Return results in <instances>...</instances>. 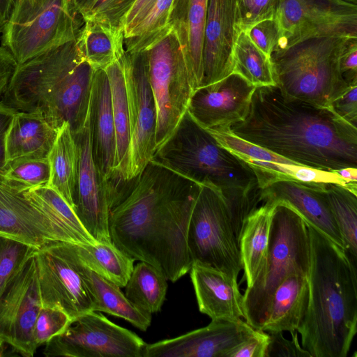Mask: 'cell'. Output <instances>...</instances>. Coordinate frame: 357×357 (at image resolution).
I'll list each match as a JSON object with an SVG mask.
<instances>
[{"label": "cell", "instance_id": "obj_53", "mask_svg": "<svg viewBox=\"0 0 357 357\" xmlns=\"http://www.w3.org/2000/svg\"><path fill=\"white\" fill-rule=\"evenodd\" d=\"M338 1L357 5V0H338Z\"/></svg>", "mask_w": 357, "mask_h": 357}, {"label": "cell", "instance_id": "obj_25", "mask_svg": "<svg viewBox=\"0 0 357 357\" xmlns=\"http://www.w3.org/2000/svg\"><path fill=\"white\" fill-rule=\"evenodd\" d=\"M57 132L40 113L17 112L6 137V163L22 158H47Z\"/></svg>", "mask_w": 357, "mask_h": 357}, {"label": "cell", "instance_id": "obj_47", "mask_svg": "<svg viewBox=\"0 0 357 357\" xmlns=\"http://www.w3.org/2000/svg\"><path fill=\"white\" fill-rule=\"evenodd\" d=\"M340 68L347 82L357 85V37L348 40L340 56Z\"/></svg>", "mask_w": 357, "mask_h": 357}, {"label": "cell", "instance_id": "obj_48", "mask_svg": "<svg viewBox=\"0 0 357 357\" xmlns=\"http://www.w3.org/2000/svg\"><path fill=\"white\" fill-rule=\"evenodd\" d=\"M17 66L12 54L6 48L0 46V102L3 100Z\"/></svg>", "mask_w": 357, "mask_h": 357}, {"label": "cell", "instance_id": "obj_27", "mask_svg": "<svg viewBox=\"0 0 357 357\" xmlns=\"http://www.w3.org/2000/svg\"><path fill=\"white\" fill-rule=\"evenodd\" d=\"M275 203L264 202L246 218L238 238L243 280L251 287L264 268L269 245Z\"/></svg>", "mask_w": 357, "mask_h": 357}, {"label": "cell", "instance_id": "obj_10", "mask_svg": "<svg viewBox=\"0 0 357 357\" xmlns=\"http://www.w3.org/2000/svg\"><path fill=\"white\" fill-rule=\"evenodd\" d=\"M147 52L149 79L157 112L156 151L187 112L192 90L181 47L172 29Z\"/></svg>", "mask_w": 357, "mask_h": 357}, {"label": "cell", "instance_id": "obj_7", "mask_svg": "<svg viewBox=\"0 0 357 357\" xmlns=\"http://www.w3.org/2000/svg\"><path fill=\"white\" fill-rule=\"evenodd\" d=\"M275 203L273 213L267 257L255 283L243 295L244 320L261 330L273 295L291 274L308 276L310 241L307 224L289 205Z\"/></svg>", "mask_w": 357, "mask_h": 357}, {"label": "cell", "instance_id": "obj_41", "mask_svg": "<svg viewBox=\"0 0 357 357\" xmlns=\"http://www.w3.org/2000/svg\"><path fill=\"white\" fill-rule=\"evenodd\" d=\"M281 0H236V25L245 31L255 23L275 16Z\"/></svg>", "mask_w": 357, "mask_h": 357}, {"label": "cell", "instance_id": "obj_36", "mask_svg": "<svg viewBox=\"0 0 357 357\" xmlns=\"http://www.w3.org/2000/svg\"><path fill=\"white\" fill-rule=\"evenodd\" d=\"M326 194L346 252L356 261L357 194L337 183H324Z\"/></svg>", "mask_w": 357, "mask_h": 357}, {"label": "cell", "instance_id": "obj_14", "mask_svg": "<svg viewBox=\"0 0 357 357\" xmlns=\"http://www.w3.org/2000/svg\"><path fill=\"white\" fill-rule=\"evenodd\" d=\"M122 61L130 117V180L144 169L155 152L157 112L149 79L147 50L126 51Z\"/></svg>", "mask_w": 357, "mask_h": 357}, {"label": "cell", "instance_id": "obj_19", "mask_svg": "<svg viewBox=\"0 0 357 357\" xmlns=\"http://www.w3.org/2000/svg\"><path fill=\"white\" fill-rule=\"evenodd\" d=\"M256 86L232 73L192 95L187 112L204 129L228 128L246 116Z\"/></svg>", "mask_w": 357, "mask_h": 357}, {"label": "cell", "instance_id": "obj_3", "mask_svg": "<svg viewBox=\"0 0 357 357\" xmlns=\"http://www.w3.org/2000/svg\"><path fill=\"white\" fill-rule=\"evenodd\" d=\"M309 305L297 331L311 357H346L357 332L356 260L307 225Z\"/></svg>", "mask_w": 357, "mask_h": 357}, {"label": "cell", "instance_id": "obj_43", "mask_svg": "<svg viewBox=\"0 0 357 357\" xmlns=\"http://www.w3.org/2000/svg\"><path fill=\"white\" fill-rule=\"evenodd\" d=\"M252 43L270 56L277 46L280 28L275 17L259 21L245 30Z\"/></svg>", "mask_w": 357, "mask_h": 357}, {"label": "cell", "instance_id": "obj_34", "mask_svg": "<svg viewBox=\"0 0 357 357\" xmlns=\"http://www.w3.org/2000/svg\"><path fill=\"white\" fill-rule=\"evenodd\" d=\"M167 280L151 264L140 261L133 267L125 286L126 296L138 308L150 314L160 310L165 300Z\"/></svg>", "mask_w": 357, "mask_h": 357}, {"label": "cell", "instance_id": "obj_20", "mask_svg": "<svg viewBox=\"0 0 357 357\" xmlns=\"http://www.w3.org/2000/svg\"><path fill=\"white\" fill-rule=\"evenodd\" d=\"M259 201L287 204L307 225L344 249L342 235L326 194L324 183L275 178L259 187Z\"/></svg>", "mask_w": 357, "mask_h": 357}, {"label": "cell", "instance_id": "obj_24", "mask_svg": "<svg viewBox=\"0 0 357 357\" xmlns=\"http://www.w3.org/2000/svg\"><path fill=\"white\" fill-rule=\"evenodd\" d=\"M89 121L94 161L107 181L114 176L116 137L110 86L105 70L94 71Z\"/></svg>", "mask_w": 357, "mask_h": 357}, {"label": "cell", "instance_id": "obj_4", "mask_svg": "<svg viewBox=\"0 0 357 357\" xmlns=\"http://www.w3.org/2000/svg\"><path fill=\"white\" fill-rule=\"evenodd\" d=\"M94 71L75 39L18 65L2 102L17 112L40 113L57 130L66 122L75 135L89 116Z\"/></svg>", "mask_w": 357, "mask_h": 357}, {"label": "cell", "instance_id": "obj_49", "mask_svg": "<svg viewBox=\"0 0 357 357\" xmlns=\"http://www.w3.org/2000/svg\"><path fill=\"white\" fill-rule=\"evenodd\" d=\"M17 112L15 109L8 106L2 101L0 102V169L3 171L6 165V137L13 119Z\"/></svg>", "mask_w": 357, "mask_h": 357}, {"label": "cell", "instance_id": "obj_38", "mask_svg": "<svg viewBox=\"0 0 357 357\" xmlns=\"http://www.w3.org/2000/svg\"><path fill=\"white\" fill-rule=\"evenodd\" d=\"M4 177L21 191L47 185L50 168L47 158H22L6 163L2 171Z\"/></svg>", "mask_w": 357, "mask_h": 357}, {"label": "cell", "instance_id": "obj_31", "mask_svg": "<svg viewBox=\"0 0 357 357\" xmlns=\"http://www.w3.org/2000/svg\"><path fill=\"white\" fill-rule=\"evenodd\" d=\"M47 159L50 168L47 185L56 191L73 208L77 179L78 152L68 123H64L58 130Z\"/></svg>", "mask_w": 357, "mask_h": 357}, {"label": "cell", "instance_id": "obj_44", "mask_svg": "<svg viewBox=\"0 0 357 357\" xmlns=\"http://www.w3.org/2000/svg\"><path fill=\"white\" fill-rule=\"evenodd\" d=\"M291 340L286 339L282 332L270 333L266 357H311L299 342L297 331L290 332Z\"/></svg>", "mask_w": 357, "mask_h": 357}, {"label": "cell", "instance_id": "obj_37", "mask_svg": "<svg viewBox=\"0 0 357 357\" xmlns=\"http://www.w3.org/2000/svg\"><path fill=\"white\" fill-rule=\"evenodd\" d=\"M174 0H156L145 18L124 37L128 52L147 50L169 31L168 20Z\"/></svg>", "mask_w": 357, "mask_h": 357}, {"label": "cell", "instance_id": "obj_46", "mask_svg": "<svg viewBox=\"0 0 357 357\" xmlns=\"http://www.w3.org/2000/svg\"><path fill=\"white\" fill-rule=\"evenodd\" d=\"M330 108L340 118L356 127L357 125V85L351 86L346 92L335 98Z\"/></svg>", "mask_w": 357, "mask_h": 357}, {"label": "cell", "instance_id": "obj_54", "mask_svg": "<svg viewBox=\"0 0 357 357\" xmlns=\"http://www.w3.org/2000/svg\"><path fill=\"white\" fill-rule=\"evenodd\" d=\"M3 343L4 342L0 340V356H1L3 355Z\"/></svg>", "mask_w": 357, "mask_h": 357}, {"label": "cell", "instance_id": "obj_26", "mask_svg": "<svg viewBox=\"0 0 357 357\" xmlns=\"http://www.w3.org/2000/svg\"><path fill=\"white\" fill-rule=\"evenodd\" d=\"M308 276L291 274L275 289L267 318L261 330L291 332L301 326L309 305Z\"/></svg>", "mask_w": 357, "mask_h": 357}, {"label": "cell", "instance_id": "obj_39", "mask_svg": "<svg viewBox=\"0 0 357 357\" xmlns=\"http://www.w3.org/2000/svg\"><path fill=\"white\" fill-rule=\"evenodd\" d=\"M38 249L24 241L0 234V295L23 263Z\"/></svg>", "mask_w": 357, "mask_h": 357}, {"label": "cell", "instance_id": "obj_28", "mask_svg": "<svg viewBox=\"0 0 357 357\" xmlns=\"http://www.w3.org/2000/svg\"><path fill=\"white\" fill-rule=\"evenodd\" d=\"M74 255L82 277L91 296L93 311L103 312L120 317L139 330L146 331L151 325V314L132 304L121 291L120 287L83 266L75 253Z\"/></svg>", "mask_w": 357, "mask_h": 357}, {"label": "cell", "instance_id": "obj_2", "mask_svg": "<svg viewBox=\"0 0 357 357\" xmlns=\"http://www.w3.org/2000/svg\"><path fill=\"white\" fill-rule=\"evenodd\" d=\"M227 128L300 165L328 172L357 168V127L275 85L256 87L246 116Z\"/></svg>", "mask_w": 357, "mask_h": 357}, {"label": "cell", "instance_id": "obj_21", "mask_svg": "<svg viewBox=\"0 0 357 357\" xmlns=\"http://www.w3.org/2000/svg\"><path fill=\"white\" fill-rule=\"evenodd\" d=\"M236 3V0H208L202 86L218 82L233 73L232 54L237 33Z\"/></svg>", "mask_w": 357, "mask_h": 357}, {"label": "cell", "instance_id": "obj_40", "mask_svg": "<svg viewBox=\"0 0 357 357\" xmlns=\"http://www.w3.org/2000/svg\"><path fill=\"white\" fill-rule=\"evenodd\" d=\"M137 0H98L83 17L123 30L126 17Z\"/></svg>", "mask_w": 357, "mask_h": 357}, {"label": "cell", "instance_id": "obj_18", "mask_svg": "<svg viewBox=\"0 0 357 357\" xmlns=\"http://www.w3.org/2000/svg\"><path fill=\"white\" fill-rule=\"evenodd\" d=\"M0 234L38 248L50 241L75 243L69 234L31 202L23 191L13 185L1 169Z\"/></svg>", "mask_w": 357, "mask_h": 357}, {"label": "cell", "instance_id": "obj_55", "mask_svg": "<svg viewBox=\"0 0 357 357\" xmlns=\"http://www.w3.org/2000/svg\"><path fill=\"white\" fill-rule=\"evenodd\" d=\"M13 1H14V2L15 1V0H13Z\"/></svg>", "mask_w": 357, "mask_h": 357}, {"label": "cell", "instance_id": "obj_35", "mask_svg": "<svg viewBox=\"0 0 357 357\" xmlns=\"http://www.w3.org/2000/svg\"><path fill=\"white\" fill-rule=\"evenodd\" d=\"M233 73L253 86L275 85L271 57L261 51L245 31L237 30L233 49Z\"/></svg>", "mask_w": 357, "mask_h": 357}, {"label": "cell", "instance_id": "obj_9", "mask_svg": "<svg viewBox=\"0 0 357 357\" xmlns=\"http://www.w3.org/2000/svg\"><path fill=\"white\" fill-rule=\"evenodd\" d=\"M187 246L192 264L213 267L237 280L243 270L231 211L218 189L201 188L191 213Z\"/></svg>", "mask_w": 357, "mask_h": 357}, {"label": "cell", "instance_id": "obj_42", "mask_svg": "<svg viewBox=\"0 0 357 357\" xmlns=\"http://www.w3.org/2000/svg\"><path fill=\"white\" fill-rule=\"evenodd\" d=\"M70 320L65 312L59 309L42 306L33 328V338L36 348L61 333Z\"/></svg>", "mask_w": 357, "mask_h": 357}, {"label": "cell", "instance_id": "obj_16", "mask_svg": "<svg viewBox=\"0 0 357 357\" xmlns=\"http://www.w3.org/2000/svg\"><path fill=\"white\" fill-rule=\"evenodd\" d=\"M73 136L78 152L73 210L86 231L98 243H112L109 229L107 181L94 161L89 116L82 130Z\"/></svg>", "mask_w": 357, "mask_h": 357}, {"label": "cell", "instance_id": "obj_50", "mask_svg": "<svg viewBox=\"0 0 357 357\" xmlns=\"http://www.w3.org/2000/svg\"><path fill=\"white\" fill-rule=\"evenodd\" d=\"M156 0H137L128 13L123 28L126 36L146 16Z\"/></svg>", "mask_w": 357, "mask_h": 357}, {"label": "cell", "instance_id": "obj_15", "mask_svg": "<svg viewBox=\"0 0 357 357\" xmlns=\"http://www.w3.org/2000/svg\"><path fill=\"white\" fill-rule=\"evenodd\" d=\"M42 307L36 253L13 275L0 295V340L17 352L33 356V333Z\"/></svg>", "mask_w": 357, "mask_h": 357}, {"label": "cell", "instance_id": "obj_32", "mask_svg": "<svg viewBox=\"0 0 357 357\" xmlns=\"http://www.w3.org/2000/svg\"><path fill=\"white\" fill-rule=\"evenodd\" d=\"M71 245L75 256L83 266L119 287H125L134 267L133 259L112 243Z\"/></svg>", "mask_w": 357, "mask_h": 357}, {"label": "cell", "instance_id": "obj_6", "mask_svg": "<svg viewBox=\"0 0 357 357\" xmlns=\"http://www.w3.org/2000/svg\"><path fill=\"white\" fill-rule=\"evenodd\" d=\"M351 38L356 37L312 38L273 52L271 59L275 86L290 98L330 108L352 86L340 68V56Z\"/></svg>", "mask_w": 357, "mask_h": 357}, {"label": "cell", "instance_id": "obj_29", "mask_svg": "<svg viewBox=\"0 0 357 357\" xmlns=\"http://www.w3.org/2000/svg\"><path fill=\"white\" fill-rule=\"evenodd\" d=\"M123 56L105 70L110 86L112 116L115 128L116 153L114 175H118L125 180H128L130 129Z\"/></svg>", "mask_w": 357, "mask_h": 357}, {"label": "cell", "instance_id": "obj_17", "mask_svg": "<svg viewBox=\"0 0 357 357\" xmlns=\"http://www.w3.org/2000/svg\"><path fill=\"white\" fill-rule=\"evenodd\" d=\"M255 331L244 319L211 320L205 327L146 344L144 357H228Z\"/></svg>", "mask_w": 357, "mask_h": 357}, {"label": "cell", "instance_id": "obj_11", "mask_svg": "<svg viewBox=\"0 0 357 357\" xmlns=\"http://www.w3.org/2000/svg\"><path fill=\"white\" fill-rule=\"evenodd\" d=\"M146 344L135 333L90 311L71 319L45 343L47 357H144Z\"/></svg>", "mask_w": 357, "mask_h": 357}, {"label": "cell", "instance_id": "obj_1", "mask_svg": "<svg viewBox=\"0 0 357 357\" xmlns=\"http://www.w3.org/2000/svg\"><path fill=\"white\" fill-rule=\"evenodd\" d=\"M201 185L150 160L128 181L123 200L109 211L112 243L135 260L177 281L192 265L189 222Z\"/></svg>", "mask_w": 357, "mask_h": 357}, {"label": "cell", "instance_id": "obj_33", "mask_svg": "<svg viewBox=\"0 0 357 357\" xmlns=\"http://www.w3.org/2000/svg\"><path fill=\"white\" fill-rule=\"evenodd\" d=\"M24 195L40 211L69 234L76 244L98 243L86 231L73 208L50 186L33 188L24 191Z\"/></svg>", "mask_w": 357, "mask_h": 357}, {"label": "cell", "instance_id": "obj_30", "mask_svg": "<svg viewBox=\"0 0 357 357\" xmlns=\"http://www.w3.org/2000/svg\"><path fill=\"white\" fill-rule=\"evenodd\" d=\"M85 60L94 70H105L125 53L123 31L85 20L76 38Z\"/></svg>", "mask_w": 357, "mask_h": 357}, {"label": "cell", "instance_id": "obj_8", "mask_svg": "<svg viewBox=\"0 0 357 357\" xmlns=\"http://www.w3.org/2000/svg\"><path fill=\"white\" fill-rule=\"evenodd\" d=\"M84 24L73 0H15L1 31V46L18 66L75 40Z\"/></svg>", "mask_w": 357, "mask_h": 357}, {"label": "cell", "instance_id": "obj_51", "mask_svg": "<svg viewBox=\"0 0 357 357\" xmlns=\"http://www.w3.org/2000/svg\"><path fill=\"white\" fill-rule=\"evenodd\" d=\"M334 172L347 183L349 190L357 192V168L344 167Z\"/></svg>", "mask_w": 357, "mask_h": 357}, {"label": "cell", "instance_id": "obj_5", "mask_svg": "<svg viewBox=\"0 0 357 357\" xmlns=\"http://www.w3.org/2000/svg\"><path fill=\"white\" fill-rule=\"evenodd\" d=\"M151 160L199 185L218 189L230 202L248 201L259 194L255 168L220 144L188 112Z\"/></svg>", "mask_w": 357, "mask_h": 357}, {"label": "cell", "instance_id": "obj_23", "mask_svg": "<svg viewBox=\"0 0 357 357\" xmlns=\"http://www.w3.org/2000/svg\"><path fill=\"white\" fill-rule=\"evenodd\" d=\"M208 0H174L168 24L176 33L186 63L192 93L203 80V42Z\"/></svg>", "mask_w": 357, "mask_h": 357}, {"label": "cell", "instance_id": "obj_12", "mask_svg": "<svg viewBox=\"0 0 357 357\" xmlns=\"http://www.w3.org/2000/svg\"><path fill=\"white\" fill-rule=\"evenodd\" d=\"M275 52L312 38L357 37V5L338 0H281Z\"/></svg>", "mask_w": 357, "mask_h": 357}, {"label": "cell", "instance_id": "obj_52", "mask_svg": "<svg viewBox=\"0 0 357 357\" xmlns=\"http://www.w3.org/2000/svg\"><path fill=\"white\" fill-rule=\"evenodd\" d=\"M98 0H73L76 9L82 17L91 9Z\"/></svg>", "mask_w": 357, "mask_h": 357}, {"label": "cell", "instance_id": "obj_22", "mask_svg": "<svg viewBox=\"0 0 357 357\" xmlns=\"http://www.w3.org/2000/svg\"><path fill=\"white\" fill-rule=\"evenodd\" d=\"M190 273L200 312L211 320L244 319L243 296L237 280L199 264H193Z\"/></svg>", "mask_w": 357, "mask_h": 357}, {"label": "cell", "instance_id": "obj_45", "mask_svg": "<svg viewBox=\"0 0 357 357\" xmlns=\"http://www.w3.org/2000/svg\"><path fill=\"white\" fill-rule=\"evenodd\" d=\"M269 337L268 333L255 329L254 333L235 348L228 357H266Z\"/></svg>", "mask_w": 357, "mask_h": 357}, {"label": "cell", "instance_id": "obj_13", "mask_svg": "<svg viewBox=\"0 0 357 357\" xmlns=\"http://www.w3.org/2000/svg\"><path fill=\"white\" fill-rule=\"evenodd\" d=\"M70 243L50 241L36 251V258L42 306L73 319L93 311V303Z\"/></svg>", "mask_w": 357, "mask_h": 357}]
</instances>
